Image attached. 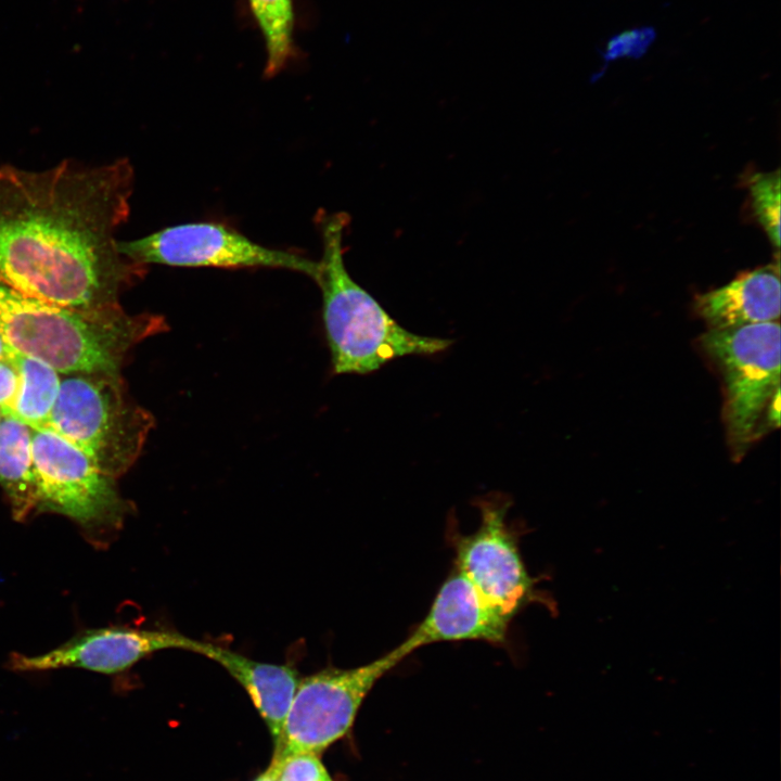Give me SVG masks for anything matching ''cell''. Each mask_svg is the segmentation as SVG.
I'll return each mask as SVG.
<instances>
[{
	"label": "cell",
	"mask_w": 781,
	"mask_h": 781,
	"mask_svg": "<svg viewBox=\"0 0 781 781\" xmlns=\"http://www.w3.org/2000/svg\"><path fill=\"white\" fill-rule=\"evenodd\" d=\"M476 505L481 514L477 529L451 537L454 566L510 623L534 602L555 609L536 588L538 578L530 576L523 561L517 532L508 522L511 501L503 495H491L479 498Z\"/></svg>",
	"instance_id": "ba28073f"
},
{
	"label": "cell",
	"mask_w": 781,
	"mask_h": 781,
	"mask_svg": "<svg viewBox=\"0 0 781 781\" xmlns=\"http://www.w3.org/2000/svg\"><path fill=\"white\" fill-rule=\"evenodd\" d=\"M266 47L265 76L282 72L296 55L293 0H248Z\"/></svg>",
	"instance_id": "2e32d148"
},
{
	"label": "cell",
	"mask_w": 781,
	"mask_h": 781,
	"mask_svg": "<svg viewBox=\"0 0 781 781\" xmlns=\"http://www.w3.org/2000/svg\"><path fill=\"white\" fill-rule=\"evenodd\" d=\"M20 384L8 414L31 428L46 427L59 396L61 373L44 361L12 349Z\"/></svg>",
	"instance_id": "9a60e30c"
},
{
	"label": "cell",
	"mask_w": 781,
	"mask_h": 781,
	"mask_svg": "<svg viewBox=\"0 0 781 781\" xmlns=\"http://www.w3.org/2000/svg\"><path fill=\"white\" fill-rule=\"evenodd\" d=\"M20 384V373L12 357V348L9 354L0 359V410L2 414L10 412Z\"/></svg>",
	"instance_id": "ffe728a7"
},
{
	"label": "cell",
	"mask_w": 781,
	"mask_h": 781,
	"mask_svg": "<svg viewBox=\"0 0 781 781\" xmlns=\"http://www.w3.org/2000/svg\"><path fill=\"white\" fill-rule=\"evenodd\" d=\"M63 375L48 426L116 479L138 459L153 417L131 399L120 373Z\"/></svg>",
	"instance_id": "277c9868"
},
{
	"label": "cell",
	"mask_w": 781,
	"mask_h": 781,
	"mask_svg": "<svg viewBox=\"0 0 781 781\" xmlns=\"http://www.w3.org/2000/svg\"><path fill=\"white\" fill-rule=\"evenodd\" d=\"M201 642L176 631L108 626L87 629L59 646L37 655L13 654L10 667L17 671L82 668L114 675L146 656L167 649L199 653Z\"/></svg>",
	"instance_id": "30bf717a"
},
{
	"label": "cell",
	"mask_w": 781,
	"mask_h": 781,
	"mask_svg": "<svg viewBox=\"0 0 781 781\" xmlns=\"http://www.w3.org/2000/svg\"><path fill=\"white\" fill-rule=\"evenodd\" d=\"M655 36V30L649 26L625 30L607 40L601 55L606 63L622 57L639 59L650 48Z\"/></svg>",
	"instance_id": "d6986e66"
},
{
	"label": "cell",
	"mask_w": 781,
	"mask_h": 781,
	"mask_svg": "<svg viewBox=\"0 0 781 781\" xmlns=\"http://www.w3.org/2000/svg\"><path fill=\"white\" fill-rule=\"evenodd\" d=\"M2 415H3V414H2V411L0 410V421H1V419H2Z\"/></svg>",
	"instance_id": "603a6c76"
},
{
	"label": "cell",
	"mask_w": 781,
	"mask_h": 781,
	"mask_svg": "<svg viewBox=\"0 0 781 781\" xmlns=\"http://www.w3.org/2000/svg\"><path fill=\"white\" fill-rule=\"evenodd\" d=\"M322 256L317 261L322 319L336 374H368L406 356H430L446 350L452 341L424 336L400 325L349 274L344 261L345 213L319 212Z\"/></svg>",
	"instance_id": "3957f363"
},
{
	"label": "cell",
	"mask_w": 781,
	"mask_h": 781,
	"mask_svg": "<svg viewBox=\"0 0 781 781\" xmlns=\"http://www.w3.org/2000/svg\"><path fill=\"white\" fill-rule=\"evenodd\" d=\"M162 317L130 315L120 305L71 309L31 297L0 278V333L18 354L61 374L120 373L130 350L164 331Z\"/></svg>",
	"instance_id": "7a4b0ae2"
},
{
	"label": "cell",
	"mask_w": 781,
	"mask_h": 781,
	"mask_svg": "<svg viewBox=\"0 0 781 781\" xmlns=\"http://www.w3.org/2000/svg\"><path fill=\"white\" fill-rule=\"evenodd\" d=\"M133 184L128 158H66L40 170L0 165V278L59 307L119 305L146 272L119 252L116 238Z\"/></svg>",
	"instance_id": "6da1fadb"
},
{
	"label": "cell",
	"mask_w": 781,
	"mask_h": 781,
	"mask_svg": "<svg viewBox=\"0 0 781 781\" xmlns=\"http://www.w3.org/2000/svg\"><path fill=\"white\" fill-rule=\"evenodd\" d=\"M254 781H277L274 769L269 766L267 770L258 776Z\"/></svg>",
	"instance_id": "44dd1931"
},
{
	"label": "cell",
	"mask_w": 781,
	"mask_h": 781,
	"mask_svg": "<svg viewBox=\"0 0 781 781\" xmlns=\"http://www.w3.org/2000/svg\"><path fill=\"white\" fill-rule=\"evenodd\" d=\"M779 260L737 276L728 284L700 294L696 313L709 330H727L779 321Z\"/></svg>",
	"instance_id": "7c38bea8"
},
{
	"label": "cell",
	"mask_w": 781,
	"mask_h": 781,
	"mask_svg": "<svg viewBox=\"0 0 781 781\" xmlns=\"http://www.w3.org/2000/svg\"><path fill=\"white\" fill-rule=\"evenodd\" d=\"M409 655L400 643L363 665L329 666L300 678L272 759L298 753L318 755L344 737L375 683Z\"/></svg>",
	"instance_id": "52a82bcc"
},
{
	"label": "cell",
	"mask_w": 781,
	"mask_h": 781,
	"mask_svg": "<svg viewBox=\"0 0 781 781\" xmlns=\"http://www.w3.org/2000/svg\"><path fill=\"white\" fill-rule=\"evenodd\" d=\"M33 428L10 414L0 421V486L13 516L21 521L36 510L31 452Z\"/></svg>",
	"instance_id": "5bb4252c"
},
{
	"label": "cell",
	"mask_w": 781,
	"mask_h": 781,
	"mask_svg": "<svg viewBox=\"0 0 781 781\" xmlns=\"http://www.w3.org/2000/svg\"><path fill=\"white\" fill-rule=\"evenodd\" d=\"M199 654L223 667L246 691L276 742L300 677L289 664H270L213 643L202 642Z\"/></svg>",
	"instance_id": "4fadbf2b"
},
{
	"label": "cell",
	"mask_w": 781,
	"mask_h": 781,
	"mask_svg": "<svg viewBox=\"0 0 781 781\" xmlns=\"http://www.w3.org/2000/svg\"><path fill=\"white\" fill-rule=\"evenodd\" d=\"M10 349L11 347L0 333V359L4 358L9 354Z\"/></svg>",
	"instance_id": "7402d4cb"
},
{
	"label": "cell",
	"mask_w": 781,
	"mask_h": 781,
	"mask_svg": "<svg viewBox=\"0 0 781 781\" xmlns=\"http://www.w3.org/2000/svg\"><path fill=\"white\" fill-rule=\"evenodd\" d=\"M510 622L496 612L454 565L426 615L401 642L411 654L438 642H507Z\"/></svg>",
	"instance_id": "8fae6325"
},
{
	"label": "cell",
	"mask_w": 781,
	"mask_h": 781,
	"mask_svg": "<svg viewBox=\"0 0 781 781\" xmlns=\"http://www.w3.org/2000/svg\"><path fill=\"white\" fill-rule=\"evenodd\" d=\"M748 200L756 222L764 229L778 255L780 246V172H751L745 176Z\"/></svg>",
	"instance_id": "e0dca14e"
},
{
	"label": "cell",
	"mask_w": 781,
	"mask_h": 781,
	"mask_svg": "<svg viewBox=\"0 0 781 781\" xmlns=\"http://www.w3.org/2000/svg\"><path fill=\"white\" fill-rule=\"evenodd\" d=\"M277 781H332L318 755L298 753L272 759Z\"/></svg>",
	"instance_id": "ac0fdd59"
},
{
	"label": "cell",
	"mask_w": 781,
	"mask_h": 781,
	"mask_svg": "<svg viewBox=\"0 0 781 781\" xmlns=\"http://www.w3.org/2000/svg\"><path fill=\"white\" fill-rule=\"evenodd\" d=\"M724 381V421L734 459L780 424V325L708 330L700 338Z\"/></svg>",
	"instance_id": "5b68a950"
},
{
	"label": "cell",
	"mask_w": 781,
	"mask_h": 781,
	"mask_svg": "<svg viewBox=\"0 0 781 781\" xmlns=\"http://www.w3.org/2000/svg\"><path fill=\"white\" fill-rule=\"evenodd\" d=\"M119 252L143 265L183 268H273L315 279L318 263L297 252L259 244L219 221H195L163 228L145 236L118 241Z\"/></svg>",
	"instance_id": "9c48e42d"
},
{
	"label": "cell",
	"mask_w": 781,
	"mask_h": 781,
	"mask_svg": "<svg viewBox=\"0 0 781 781\" xmlns=\"http://www.w3.org/2000/svg\"><path fill=\"white\" fill-rule=\"evenodd\" d=\"M36 511L62 514L94 541L118 529L129 511L115 478L51 427L33 428Z\"/></svg>",
	"instance_id": "8992f818"
}]
</instances>
